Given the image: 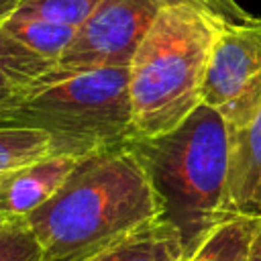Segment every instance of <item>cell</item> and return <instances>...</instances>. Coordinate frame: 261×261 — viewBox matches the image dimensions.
Instances as JSON below:
<instances>
[{"label": "cell", "instance_id": "6da1fadb", "mask_svg": "<svg viewBox=\"0 0 261 261\" xmlns=\"http://www.w3.org/2000/svg\"><path fill=\"white\" fill-rule=\"evenodd\" d=\"M163 218V204L133 143L86 157L24 218L41 261H88L137 226Z\"/></svg>", "mask_w": 261, "mask_h": 261}, {"label": "cell", "instance_id": "7a4b0ae2", "mask_svg": "<svg viewBox=\"0 0 261 261\" xmlns=\"http://www.w3.org/2000/svg\"><path fill=\"white\" fill-rule=\"evenodd\" d=\"M133 145L163 204V218L179 230L190 257L226 218L228 122L200 104L169 133Z\"/></svg>", "mask_w": 261, "mask_h": 261}, {"label": "cell", "instance_id": "3957f363", "mask_svg": "<svg viewBox=\"0 0 261 261\" xmlns=\"http://www.w3.org/2000/svg\"><path fill=\"white\" fill-rule=\"evenodd\" d=\"M226 20L188 4H165L128 63L135 141L169 133L202 102L210 47Z\"/></svg>", "mask_w": 261, "mask_h": 261}, {"label": "cell", "instance_id": "277c9868", "mask_svg": "<svg viewBox=\"0 0 261 261\" xmlns=\"http://www.w3.org/2000/svg\"><path fill=\"white\" fill-rule=\"evenodd\" d=\"M4 124L47 130L53 151L88 157L135 141L128 65L45 73Z\"/></svg>", "mask_w": 261, "mask_h": 261}, {"label": "cell", "instance_id": "5b68a950", "mask_svg": "<svg viewBox=\"0 0 261 261\" xmlns=\"http://www.w3.org/2000/svg\"><path fill=\"white\" fill-rule=\"evenodd\" d=\"M202 102L241 124L261 106V18L222 22L214 35Z\"/></svg>", "mask_w": 261, "mask_h": 261}, {"label": "cell", "instance_id": "8992f818", "mask_svg": "<svg viewBox=\"0 0 261 261\" xmlns=\"http://www.w3.org/2000/svg\"><path fill=\"white\" fill-rule=\"evenodd\" d=\"M161 6V0H100L51 71L128 65Z\"/></svg>", "mask_w": 261, "mask_h": 261}, {"label": "cell", "instance_id": "52a82bcc", "mask_svg": "<svg viewBox=\"0 0 261 261\" xmlns=\"http://www.w3.org/2000/svg\"><path fill=\"white\" fill-rule=\"evenodd\" d=\"M90 157V155H88ZM86 157L71 153H49L0 173V218L4 222L24 220L41 208L67 181Z\"/></svg>", "mask_w": 261, "mask_h": 261}, {"label": "cell", "instance_id": "ba28073f", "mask_svg": "<svg viewBox=\"0 0 261 261\" xmlns=\"http://www.w3.org/2000/svg\"><path fill=\"white\" fill-rule=\"evenodd\" d=\"M226 216H261V106L241 124L228 126Z\"/></svg>", "mask_w": 261, "mask_h": 261}, {"label": "cell", "instance_id": "9c48e42d", "mask_svg": "<svg viewBox=\"0 0 261 261\" xmlns=\"http://www.w3.org/2000/svg\"><path fill=\"white\" fill-rule=\"evenodd\" d=\"M88 261H188L179 230L165 218L149 220Z\"/></svg>", "mask_w": 261, "mask_h": 261}, {"label": "cell", "instance_id": "30bf717a", "mask_svg": "<svg viewBox=\"0 0 261 261\" xmlns=\"http://www.w3.org/2000/svg\"><path fill=\"white\" fill-rule=\"evenodd\" d=\"M51 67L49 61L31 53L0 31V124L6 122L8 114Z\"/></svg>", "mask_w": 261, "mask_h": 261}, {"label": "cell", "instance_id": "8fae6325", "mask_svg": "<svg viewBox=\"0 0 261 261\" xmlns=\"http://www.w3.org/2000/svg\"><path fill=\"white\" fill-rule=\"evenodd\" d=\"M75 29L77 27L63 24L24 10H16L0 24V31L6 37L16 41L31 53L39 55L41 59L49 61L51 65H55L63 57L69 43L73 41Z\"/></svg>", "mask_w": 261, "mask_h": 261}, {"label": "cell", "instance_id": "7c38bea8", "mask_svg": "<svg viewBox=\"0 0 261 261\" xmlns=\"http://www.w3.org/2000/svg\"><path fill=\"white\" fill-rule=\"evenodd\" d=\"M53 153L47 130L22 124H0V173Z\"/></svg>", "mask_w": 261, "mask_h": 261}, {"label": "cell", "instance_id": "4fadbf2b", "mask_svg": "<svg viewBox=\"0 0 261 261\" xmlns=\"http://www.w3.org/2000/svg\"><path fill=\"white\" fill-rule=\"evenodd\" d=\"M100 0H22L18 10L33 12L63 24L80 27Z\"/></svg>", "mask_w": 261, "mask_h": 261}, {"label": "cell", "instance_id": "5bb4252c", "mask_svg": "<svg viewBox=\"0 0 261 261\" xmlns=\"http://www.w3.org/2000/svg\"><path fill=\"white\" fill-rule=\"evenodd\" d=\"M0 261H41V247L24 220L0 228Z\"/></svg>", "mask_w": 261, "mask_h": 261}, {"label": "cell", "instance_id": "9a60e30c", "mask_svg": "<svg viewBox=\"0 0 261 261\" xmlns=\"http://www.w3.org/2000/svg\"><path fill=\"white\" fill-rule=\"evenodd\" d=\"M161 2L163 4H188L226 22H249L255 18L237 0H161Z\"/></svg>", "mask_w": 261, "mask_h": 261}, {"label": "cell", "instance_id": "2e32d148", "mask_svg": "<svg viewBox=\"0 0 261 261\" xmlns=\"http://www.w3.org/2000/svg\"><path fill=\"white\" fill-rule=\"evenodd\" d=\"M20 2L22 0H0V24L20 8Z\"/></svg>", "mask_w": 261, "mask_h": 261}, {"label": "cell", "instance_id": "e0dca14e", "mask_svg": "<svg viewBox=\"0 0 261 261\" xmlns=\"http://www.w3.org/2000/svg\"><path fill=\"white\" fill-rule=\"evenodd\" d=\"M247 261H261V224H259V228L255 232V239H253V245H251Z\"/></svg>", "mask_w": 261, "mask_h": 261}, {"label": "cell", "instance_id": "ac0fdd59", "mask_svg": "<svg viewBox=\"0 0 261 261\" xmlns=\"http://www.w3.org/2000/svg\"><path fill=\"white\" fill-rule=\"evenodd\" d=\"M188 261H212V259L202 257V255H190V257H188Z\"/></svg>", "mask_w": 261, "mask_h": 261}, {"label": "cell", "instance_id": "d6986e66", "mask_svg": "<svg viewBox=\"0 0 261 261\" xmlns=\"http://www.w3.org/2000/svg\"><path fill=\"white\" fill-rule=\"evenodd\" d=\"M4 224H6V222H4V220H2V218H0V228H2V226H4Z\"/></svg>", "mask_w": 261, "mask_h": 261}]
</instances>
